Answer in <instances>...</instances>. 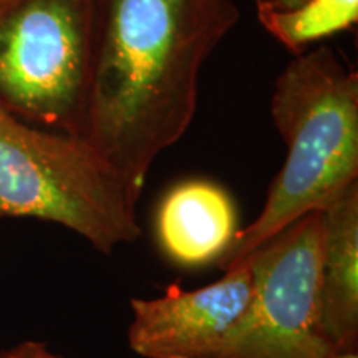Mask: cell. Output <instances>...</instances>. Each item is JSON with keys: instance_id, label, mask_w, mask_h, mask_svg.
<instances>
[{"instance_id": "7", "label": "cell", "mask_w": 358, "mask_h": 358, "mask_svg": "<svg viewBox=\"0 0 358 358\" xmlns=\"http://www.w3.org/2000/svg\"><path fill=\"white\" fill-rule=\"evenodd\" d=\"M317 334L340 350L358 343V182L320 211Z\"/></svg>"}, {"instance_id": "8", "label": "cell", "mask_w": 358, "mask_h": 358, "mask_svg": "<svg viewBox=\"0 0 358 358\" xmlns=\"http://www.w3.org/2000/svg\"><path fill=\"white\" fill-rule=\"evenodd\" d=\"M237 232L234 201L206 179L179 182L156 213V236L163 252L185 267L217 262Z\"/></svg>"}, {"instance_id": "6", "label": "cell", "mask_w": 358, "mask_h": 358, "mask_svg": "<svg viewBox=\"0 0 358 358\" xmlns=\"http://www.w3.org/2000/svg\"><path fill=\"white\" fill-rule=\"evenodd\" d=\"M250 261L196 290L173 285L155 299H133L128 345L143 358H221L248 313Z\"/></svg>"}, {"instance_id": "5", "label": "cell", "mask_w": 358, "mask_h": 358, "mask_svg": "<svg viewBox=\"0 0 358 358\" xmlns=\"http://www.w3.org/2000/svg\"><path fill=\"white\" fill-rule=\"evenodd\" d=\"M320 241L313 211L250 254V303L221 358H343L317 334Z\"/></svg>"}, {"instance_id": "10", "label": "cell", "mask_w": 358, "mask_h": 358, "mask_svg": "<svg viewBox=\"0 0 358 358\" xmlns=\"http://www.w3.org/2000/svg\"><path fill=\"white\" fill-rule=\"evenodd\" d=\"M0 358H64L52 350L47 345L38 342H24L19 345L8 348L0 355Z\"/></svg>"}, {"instance_id": "4", "label": "cell", "mask_w": 358, "mask_h": 358, "mask_svg": "<svg viewBox=\"0 0 358 358\" xmlns=\"http://www.w3.org/2000/svg\"><path fill=\"white\" fill-rule=\"evenodd\" d=\"M95 0L0 6V105L29 123L77 134L92 57Z\"/></svg>"}, {"instance_id": "2", "label": "cell", "mask_w": 358, "mask_h": 358, "mask_svg": "<svg viewBox=\"0 0 358 358\" xmlns=\"http://www.w3.org/2000/svg\"><path fill=\"white\" fill-rule=\"evenodd\" d=\"M271 115L287 148L262 211L217 261L239 266L271 237L322 211L358 176V73L329 47L295 55L275 80Z\"/></svg>"}, {"instance_id": "3", "label": "cell", "mask_w": 358, "mask_h": 358, "mask_svg": "<svg viewBox=\"0 0 358 358\" xmlns=\"http://www.w3.org/2000/svg\"><path fill=\"white\" fill-rule=\"evenodd\" d=\"M0 214L57 222L103 254L141 236L136 206L87 141L35 128L2 105Z\"/></svg>"}, {"instance_id": "11", "label": "cell", "mask_w": 358, "mask_h": 358, "mask_svg": "<svg viewBox=\"0 0 358 358\" xmlns=\"http://www.w3.org/2000/svg\"><path fill=\"white\" fill-rule=\"evenodd\" d=\"M268 2H271L274 7H279V8H294L301 6V3L306 2V0H268Z\"/></svg>"}, {"instance_id": "9", "label": "cell", "mask_w": 358, "mask_h": 358, "mask_svg": "<svg viewBox=\"0 0 358 358\" xmlns=\"http://www.w3.org/2000/svg\"><path fill=\"white\" fill-rule=\"evenodd\" d=\"M256 12L264 29L299 55L308 45L352 29L358 22V0H306L294 8L257 0Z\"/></svg>"}, {"instance_id": "13", "label": "cell", "mask_w": 358, "mask_h": 358, "mask_svg": "<svg viewBox=\"0 0 358 358\" xmlns=\"http://www.w3.org/2000/svg\"><path fill=\"white\" fill-rule=\"evenodd\" d=\"M0 217H2V214H0Z\"/></svg>"}, {"instance_id": "1", "label": "cell", "mask_w": 358, "mask_h": 358, "mask_svg": "<svg viewBox=\"0 0 358 358\" xmlns=\"http://www.w3.org/2000/svg\"><path fill=\"white\" fill-rule=\"evenodd\" d=\"M239 17L234 0H95L78 136L134 206L194 120L201 69Z\"/></svg>"}, {"instance_id": "12", "label": "cell", "mask_w": 358, "mask_h": 358, "mask_svg": "<svg viewBox=\"0 0 358 358\" xmlns=\"http://www.w3.org/2000/svg\"><path fill=\"white\" fill-rule=\"evenodd\" d=\"M7 2V0H0V6H2V3H6Z\"/></svg>"}]
</instances>
